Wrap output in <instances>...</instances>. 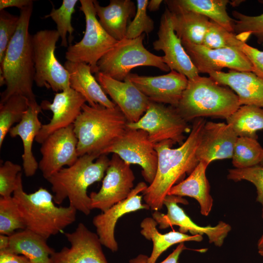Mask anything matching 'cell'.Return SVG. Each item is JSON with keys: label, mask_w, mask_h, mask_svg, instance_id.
<instances>
[{"label": "cell", "mask_w": 263, "mask_h": 263, "mask_svg": "<svg viewBox=\"0 0 263 263\" xmlns=\"http://www.w3.org/2000/svg\"><path fill=\"white\" fill-rule=\"evenodd\" d=\"M241 50L251 62L252 72L263 78V51L251 46L246 42L243 44Z\"/></svg>", "instance_id": "43"}, {"label": "cell", "mask_w": 263, "mask_h": 263, "mask_svg": "<svg viewBox=\"0 0 263 263\" xmlns=\"http://www.w3.org/2000/svg\"><path fill=\"white\" fill-rule=\"evenodd\" d=\"M187 249L184 243L179 244L176 248L164 260L160 263H178V260L182 251ZM149 257L140 254L129 261L130 263H148Z\"/></svg>", "instance_id": "44"}, {"label": "cell", "mask_w": 263, "mask_h": 263, "mask_svg": "<svg viewBox=\"0 0 263 263\" xmlns=\"http://www.w3.org/2000/svg\"><path fill=\"white\" fill-rule=\"evenodd\" d=\"M126 79L132 82L150 101L176 108L186 89L188 78L175 71L157 76L130 73Z\"/></svg>", "instance_id": "18"}, {"label": "cell", "mask_w": 263, "mask_h": 263, "mask_svg": "<svg viewBox=\"0 0 263 263\" xmlns=\"http://www.w3.org/2000/svg\"><path fill=\"white\" fill-rule=\"evenodd\" d=\"M263 3V0H260ZM234 19L233 30L239 38L245 42L251 35L259 43H263V13L257 16H247L238 11L232 12Z\"/></svg>", "instance_id": "37"}, {"label": "cell", "mask_w": 263, "mask_h": 263, "mask_svg": "<svg viewBox=\"0 0 263 263\" xmlns=\"http://www.w3.org/2000/svg\"><path fill=\"white\" fill-rule=\"evenodd\" d=\"M147 187L145 182L138 183L126 199L94 217L93 224L96 228L100 242L112 251L115 252L118 248L114 236L115 227L118 219L132 212L150 209L147 204H142V196L138 195Z\"/></svg>", "instance_id": "21"}, {"label": "cell", "mask_w": 263, "mask_h": 263, "mask_svg": "<svg viewBox=\"0 0 263 263\" xmlns=\"http://www.w3.org/2000/svg\"><path fill=\"white\" fill-rule=\"evenodd\" d=\"M228 179L235 182L246 180L252 183L256 188V201L262 206L263 218V166L261 165L244 169H232L228 170Z\"/></svg>", "instance_id": "40"}, {"label": "cell", "mask_w": 263, "mask_h": 263, "mask_svg": "<svg viewBox=\"0 0 263 263\" xmlns=\"http://www.w3.org/2000/svg\"><path fill=\"white\" fill-rule=\"evenodd\" d=\"M77 142L73 124L54 132L43 142L38 168L45 179L76 161Z\"/></svg>", "instance_id": "14"}, {"label": "cell", "mask_w": 263, "mask_h": 263, "mask_svg": "<svg viewBox=\"0 0 263 263\" xmlns=\"http://www.w3.org/2000/svg\"><path fill=\"white\" fill-rule=\"evenodd\" d=\"M79 9L84 16L86 29L79 42L69 45L65 53L67 61L90 65L92 73H98L97 63L118 42L104 29L96 18L94 0H80Z\"/></svg>", "instance_id": "9"}, {"label": "cell", "mask_w": 263, "mask_h": 263, "mask_svg": "<svg viewBox=\"0 0 263 263\" xmlns=\"http://www.w3.org/2000/svg\"><path fill=\"white\" fill-rule=\"evenodd\" d=\"M135 176L130 165L116 154H113L99 190L89 196L91 208L105 211L116 203L126 199L133 188Z\"/></svg>", "instance_id": "13"}, {"label": "cell", "mask_w": 263, "mask_h": 263, "mask_svg": "<svg viewBox=\"0 0 263 263\" xmlns=\"http://www.w3.org/2000/svg\"><path fill=\"white\" fill-rule=\"evenodd\" d=\"M258 252L260 255L263 256V246L258 249Z\"/></svg>", "instance_id": "50"}, {"label": "cell", "mask_w": 263, "mask_h": 263, "mask_svg": "<svg viewBox=\"0 0 263 263\" xmlns=\"http://www.w3.org/2000/svg\"><path fill=\"white\" fill-rule=\"evenodd\" d=\"M9 236L0 235V251L5 250L8 245Z\"/></svg>", "instance_id": "48"}, {"label": "cell", "mask_w": 263, "mask_h": 263, "mask_svg": "<svg viewBox=\"0 0 263 263\" xmlns=\"http://www.w3.org/2000/svg\"><path fill=\"white\" fill-rule=\"evenodd\" d=\"M86 103L85 98L71 87L56 93L52 103L42 101V109L51 111L53 116L48 123L42 125L35 141L41 144L54 132L73 125Z\"/></svg>", "instance_id": "19"}, {"label": "cell", "mask_w": 263, "mask_h": 263, "mask_svg": "<svg viewBox=\"0 0 263 263\" xmlns=\"http://www.w3.org/2000/svg\"><path fill=\"white\" fill-rule=\"evenodd\" d=\"M263 158V148L257 139L238 137L232 157L235 168L244 169L260 165Z\"/></svg>", "instance_id": "34"}, {"label": "cell", "mask_w": 263, "mask_h": 263, "mask_svg": "<svg viewBox=\"0 0 263 263\" xmlns=\"http://www.w3.org/2000/svg\"><path fill=\"white\" fill-rule=\"evenodd\" d=\"M167 8L192 11L202 15L230 32L234 33V19L227 11L228 0H167Z\"/></svg>", "instance_id": "29"}, {"label": "cell", "mask_w": 263, "mask_h": 263, "mask_svg": "<svg viewBox=\"0 0 263 263\" xmlns=\"http://www.w3.org/2000/svg\"><path fill=\"white\" fill-rule=\"evenodd\" d=\"M226 120L238 137L257 139L256 132L263 130V108L242 105Z\"/></svg>", "instance_id": "32"}, {"label": "cell", "mask_w": 263, "mask_h": 263, "mask_svg": "<svg viewBox=\"0 0 263 263\" xmlns=\"http://www.w3.org/2000/svg\"><path fill=\"white\" fill-rule=\"evenodd\" d=\"M208 166L205 162H199L188 176L173 186L168 194L194 198L199 204L201 214L205 216L210 213L213 202L209 183L206 176Z\"/></svg>", "instance_id": "27"}, {"label": "cell", "mask_w": 263, "mask_h": 263, "mask_svg": "<svg viewBox=\"0 0 263 263\" xmlns=\"http://www.w3.org/2000/svg\"><path fill=\"white\" fill-rule=\"evenodd\" d=\"M162 2V0H150L149 1L147 9L151 12L156 11L159 9Z\"/></svg>", "instance_id": "47"}, {"label": "cell", "mask_w": 263, "mask_h": 263, "mask_svg": "<svg viewBox=\"0 0 263 263\" xmlns=\"http://www.w3.org/2000/svg\"><path fill=\"white\" fill-rule=\"evenodd\" d=\"M164 205L167 208V213L164 214L158 211H154L152 218L159 225L160 229H165L172 225L179 226V231L186 233L189 232L191 235L205 234L209 243L215 246H222L225 238L231 229V226L223 221H220L214 226H200L196 224L179 207L178 203L187 204V200L181 196L167 195L164 200Z\"/></svg>", "instance_id": "12"}, {"label": "cell", "mask_w": 263, "mask_h": 263, "mask_svg": "<svg viewBox=\"0 0 263 263\" xmlns=\"http://www.w3.org/2000/svg\"><path fill=\"white\" fill-rule=\"evenodd\" d=\"M21 167L10 161H6L0 167V195L1 197L10 198L17 186L19 174Z\"/></svg>", "instance_id": "42"}, {"label": "cell", "mask_w": 263, "mask_h": 263, "mask_svg": "<svg viewBox=\"0 0 263 263\" xmlns=\"http://www.w3.org/2000/svg\"><path fill=\"white\" fill-rule=\"evenodd\" d=\"M34 3L32 0H0V11L8 7H17L20 10Z\"/></svg>", "instance_id": "46"}, {"label": "cell", "mask_w": 263, "mask_h": 263, "mask_svg": "<svg viewBox=\"0 0 263 263\" xmlns=\"http://www.w3.org/2000/svg\"><path fill=\"white\" fill-rule=\"evenodd\" d=\"M145 34L134 38H125L117 44L97 63L98 72L119 81H124L131 71L139 66H151L169 72L162 56L155 55L144 46Z\"/></svg>", "instance_id": "7"}, {"label": "cell", "mask_w": 263, "mask_h": 263, "mask_svg": "<svg viewBox=\"0 0 263 263\" xmlns=\"http://www.w3.org/2000/svg\"><path fill=\"white\" fill-rule=\"evenodd\" d=\"M33 9V3L20 10L18 28L0 64V75L6 85L0 94V104L15 95L23 96L29 102L36 101L33 90L35 69L32 36L29 32Z\"/></svg>", "instance_id": "2"}, {"label": "cell", "mask_w": 263, "mask_h": 263, "mask_svg": "<svg viewBox=\"0 0 263 263\" xmlns=\"http://www.w3.org/2000/svg\"><path fill=\"white\" fill-rule=\"evenodd\" d=\"M238 137L227 123L206 122L196 151L197 160L209 165L216 160L232 158Z\"/></svg>", "instance_id": "22"}, {"label": "cell", "mask_w": 263, "mask_h": 263, "mask_svg": "<svg viewBox=\"0 0 263 263\" xmlns=\"http://www.w3.org/2000/svg\"><path fill=\"white\" fill-rule=\"evenodd\" d=\"M25 256L32 263H52L55 252L47 243V239L25 228L9 236L7 248L2 251Z\"/></svg>", "instance_id": "28"}, {"label": "cell", "mask_w": 263, "mask_h": 263, "mask_svg": "<svg viewBox=\"0 0 263 263\" xmlns=\"http://www.w3.org/2000/svg\"><path fill=\"white\" fill-rule=\"evenodd\" d=\"M95 76L104 92L119 107L128 122H137L151 101L127 79L119 81L100 72Z\"/></svg>", "instance_id": "20"}, {"label": "cell", "mask_w": 263, "mask_h": 263, "mask_svg": "<svg viewBox=\"0 0 263 263\" xmlns=\"http://www.w3.org/2000/svg\"><path fill=\"white\" fill-rule=\"evenodd\" d=\"M19 17L4 10L0 11V64L18 26Z\"/></svg>", "instance_id": "41"}, {"label": "cell", "mask_w": 263, "mask_h": 263, "mask_svg": "<svg viewBox=\"0 0 263 263\" xmlns=\"http://www.w3.org/2000/svg\"><path fill=\"white\" fill-rule=\"evenodd\" d=\"M168 9L170 12L173 29L181 41L202 45L210 19L192 11Z\"/></svg>", "instance_id": "30"}, {"label": "cell", "mask_w": 263, "mask_h": 263, "mask_svg": "<svg viewBox=\"0 0 263 263\" xmlns=\"http://www.w3.org/2000/svg\"><path fill=\"white\" fill-rule=\"evenodd\" d=\"M157 36L158 38L152 43L153 48L164 52L163 61L170 71L183 74L188 80L199 75L173 29L170 12L167 7L161 16Z\"/></svg>", "instance_id": "16"}, {"label": "cell", "mask_w": 263, "mask_h": 263, "mask_svg": "<svg viewBox=\"0 0 263 263\" xmlns=\"http://www.w3.org/2000/svg\"><path fill=\"white\" fill-rule=\"evenodd\" d=\"M29 105L28 99L20 95H13L0 104V148L12 126L22 120Z\"/></svg>", "instance_id": "33"}, {"label": "cell", "mask_w": 263, "mask_h": 263, "mask_svg": "<svg viewBox=\"0 0 263 263\" xmlns=\"http://www.w3.org/2000/svg\"><path fill=\"white\" fill-rule=\"evenodd\" d=\"M42 110L37 101L29 102L28 109L22 120L12 127L9 132L11 137L19 136L22 141L23 168L27 177L34 175L38 168V163L32 152V147L34 140H35L42 125L38 118V114Z\"/></svg>", "instance_id": "24"}, {"label": "cell", "mask_w": 263, "mask_h": 263, "mask_svg": "<svg viewBox=\"0 0 263 263\" xmlns=\"http://www.w3.org/2000/svg\"><path fill=\"white\" fill-rule=\"evenodd\" d=\"M181 41L199 73L209 75L222 71L225 68L239 71H253L251 62L239 49L232 47L209 49L202 45Z\"/></svg>", "instance_id": "15"}, {"label": "cell", "mask_w": 263, "mask_h": 263, "mask_svg": "<svg viewBox=\"0 0 263 263\" xmlns=\"http://www.w3.org/2000/svg\"><path fill=\"white\" fill-rule=\"evenodd\" d=\"M65 235L71 246L55 252L51 257L52 263H108L97 234L83 223Z\"/></svg>", "instance_id": "17"}, {"label": "cell", "mask_w": 263, "mask_h": 263, "mask_svg": "<svg viewBox=\"0 0 263 263\" xmlns=\"http://www.w3.org/2000/svg\"><path fill=\"white\" fill-rule=\"evenodd\" d=\"M244 42L234 33L210 20L202 45L209 49L232 47L241 50Z\"/></svg>", "instance_id": "38"}, {"label": "cell", "mask_w": 263, "mask_h": 263, "mask_svg": "<svg viewBox=\"0 0 263 263\" xmlns=\"http://www.w3.org/2000/svg\"><path fill=\"white\" fill-rule=\"evenodd\" d=\"M60 36L56 30L45 29L32 36L34 82L58 93L70 87L69 74L57 59L55 51Z\"/></svg>", "instance_id": "8"}, {"label": "cell", "mask_w": 263, "mask_h": 263, "mask_svg": "<svg viewBox=\"0 0 263 263\" xmlns=\"http://www.w3.org/2000/svg\"><path fill=\"white\" fill-rule=\"evenodd\" d=\"M13 197L26 228L47 240L62 231L76 220V209L70 205L67 207L56 206L53 195L46 188H40L31 193L25 192L21 172L18 175Z\"/></svg>", "instance_id": "5"}, {"label": "cell", "mask_w": 263, "mask_h": 263, "mask_svg": "<svg viewBox=\"0 0 263 263\" xmlns=\"http://www.w3.org/2000/svg\"><path fill=\"white\" fill-rule=\"evenodd\" d=\"M257 246L258 249L262 247L263 246V234L258 240V243H257Z\"/></svg>", "instance_id": "49"}, {"label": "cell", "mask_w": 263, "mask_h": 263, "mask_svg": "<svg viewBox=\"0 0 263 263\" xmlns=\"http://www.w3.org/2000/svg\"><path fill=\"white\" fill-rule=\"evenodd\" d=\"M260 165H261L262 166H263V158L261 163L260 164Z\"/></svg>", "instance_id": "51"}, {"label": "cell", "mask_w": 263, "mask_h": 263, "mask_svg": "<svg viewBox=\"0 0 263 263\" xmlns=\"http://www.w3.org/2000/svg\"><path fill=\"white\" fill-rule=\"evenodd\" d=\"M206 121L194 120L190 133L181 146L173 149V143L166 140L155 144L158 161L153 182L142 192L143 199L152 210L159 211L170 188L189 175L199 163L196 151Z\"/></svg>", "instance_id": "1"}, {"label": "cell", "mask_w": 263, "mask_h": 263, "mask_svg": "<svg viewBox=\"0 0 263 263\" xmlns=\"http://www.w3.org/2000/svg\"><path fill=\"white\" fill-rule=\"evenodd\" d=\"M157 225L152 217L145 218L140 224L141 234L153 243L151 253L148 259V263H155L164 252L175 244L188 241L201 242L203 240L202 235H190L179 231H172L162 234L157 230Z\"/></svg>", "instance_id": "31"}, {"label": "cell", "mask_w": 263, "mask_h": 263, "mask_svg": "<svg viewBox=\"0 0 263 263\" xmlns=\"http://www.w3.org/2000/svg\"><path fill=\"white\" fill-rule=\"evenodd\" d=\"M26 228L18 205L13 196L0 198V234L10 236L17 229Z\"/></svg>", "instance_id": "35"}, {"label": "cell", "mask_w": 263, "mask_h": 263, "mask_svg": "<svg viewBox=\"0 0 263 263\" xmlns=\"http://www.w3.org/2000/svg\"><path fill=\"white\" fill-rule=\"evenodd\" d=\"M77 0H63L61 5L56 9L53 6L50 14L44 18H51L56 25V31L61 38V46L68 47L67 34L72 38L74 28L72 24V15L75 12V7Z\"/></svg>", "instance_id": "36"}, {"label": "cell", "mask_w": 263, "mask_h": 263, "mask_svg": "<svg viewBox=\"0 0 263 263\" xmlns=\"http://www.w3.org/2000/svg\"><path fill=\"white\" fill-rule=\"evenodd\" d=\"M110 160L105 154H85L49 177L55 203L60 205L68 198L70 206L88 215L92 209L88 188L103 179Z\"/></svg>", "instance_id": "3"}, {"label": "cell", "mask_w": 263, "mask_h": 263, "mask_svg": "<svg viewBox=\"0 0 263 263\" xmlns=\"http://www.w3.org/2000/svg\"><path fill=\"white\" fill-rule=\"evenodd\" d=\"M110 153L117 154L130 165H139L145 180L150 184L153 182L157 170L158 155L155 144L146 131L127 128L124 134L102 155Z\"/></svg>", "instance_id": "11"}, {"label": "cell", "mask_w": 263, "mask_h": 263, "mask_svg": "<svg viewBox=\"0 0 263 263\" xmlns=\"http://www.w3.org/2000/svg\"><path fill=\"white\" fill-rule=\"evenodd\" d=\"M98 21L107 33L119 41L126 38L128 21L135 12L134 3L131 0H110L105 6L94 0Z\"/></svg>", "instance_id": "26"}, {"label": "cell", "mask_w": 263, "mask_h": 263, "mask_svg": "<svg viewBox=\"0 0 263 263\" xmlns=\"http://www.w3.org/2000/svg\"><path fill=\"white\" fill-rule=\"evenodd\" d=\"M208 75L218 83L230 88L238 96L241 106L263 108V78L252 72L229 70Z\"/></svg>", "instance_id": "23"}, {"label": "cell", "mask_w": 263, "mask_h": 263, "mask_svg": "<svg viewBox=\"0 0 263 263\" xmlns=\"http://www.w3.org/2000/svg\"><path fill=\"white\" fill-rule=\"evenodd\" d=\"M0 263H32L27 257L5 252H0Z\"/></svg>", "instance_id": "45"}, {"label": "cell", "mask_w": 263, "mask_h": 263, "mask_svg": "<svg viewBox=\"0 0 263 263\" xmlns=\"http://www.w3.org/2000/svg\"><path fill=\"white\" fill-rule=\"evenodd\" d=\"M64 66L70 76V87L81 94L90 106L100 104L108 108L116 105L107 96L95 77L90 65L66 60Z\"/></svg>", "instance_id": "25"}, {"label": "cell", "mask_w": 263, "mask_h": 263, "mask_svg": "<svg viewBox=\"0 0 263 263\" xmlns=\"http://www.w3.org/2000/svg\"><path fill=\"white\" fill-rule=\"evenodd\" d=\"M240 106L238 96L230 88L210 76L199 75L188 80L176 109L188 122L205 117L226 119Z\"/></svg>", "instance_id": "6"}, {"label": "cell", "mask_w": 263, "mask_h": 263, "mask_svg": "<svg viewBox=\"0 0 263 263\" xmlns=\"http://www.w3.org/2000/svg\"><path fill=\"white\" fill-rule=\"evenodd\" d=\"M128 121L117 106L108 108L86 103L73 124L77 139L78 157L103 152L120 137L127 129Z\"/></svg>", "instance_id": "4"}, {"label": "cell", "mask_w": 263, "mask_h": 263, "mask_svg": "<svg viewBox=\"0 0 263 263\" xmlns=\"http://www.w3.org/2000/svg\"><path fill=\"white\" fill-rule=\"evenodd\" d=\"M127 127L146 131L154 144L170 140L181 145L184 134L191 131L176 108L152 101L141 118L135 123L128 122Z\"/></svg>", "instance_id": "10"}, {"label": "cell", "mask_w": 263, "mask_h": 263, "mask_svg": "<svg viewBox=\"0 0 263 263\" xmlns=\"http://www.w3.org/2000/svg\"><path fill=\"white\" fill-rule=\"evenodd\" d=\"M148 0H137L136 10L133 19L128 26L126 38H137L143 34H149L154 29L153 19L147 14Z\"/></svg>", "instance_id": "39"}]
</instances>
